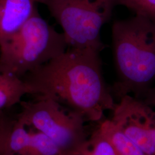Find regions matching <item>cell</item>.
<instances>
[{
    "instance_id": "obj_7",
    "label": "cell",
    "mask_w": 155,
    "mask_h": 155,
    "mask_svg": "<svg viewBox=\"0 0 155 155\" xmlns=\"http://www.w3.org/2000/svg\"><path fill=\"white\" fill-rule=\"evenodd\" d=\"M61 150L44 133L28 130L14 120L6 145V155H61Z\"/></svg>"
},
{
    "instance_id": "obj_5",
    "label": "cell",
    "mask_w": 155,
    "mask_h": 155,
    "mask_svg": "<svg viewBox=\"0 0 155 155\" xmlns=\"http://www.w3.org/2000/svg\"><path fill=\"white\" fill-rule=\"evenodd\" d=\"M16 120L26 127L44 133L63 153L76 150L89 136L87 121L82 115L49 97H35L32 101H21Z\"/></svg>"
},
{
    "instance_id": "obj_10",
    "label": "cell",
    "mask_w": 155,
    "mask_h": 155,
    "mask_svg": "<svg viewBox=\"0 0 155 155\" xmlns=\"http://www.w3.org/2000/svg\"><path fill=\"white\" fill-rule=\"evenodd\" d=\"M98 127L113 145L118 155H146L111 120L104 119Z\"/></svg>"
},
{
    "instance_id": "obj_8",
    "label": "cell",
    "mask_w": 155,
    "mask_h": 155,
    "mask_svg": "<svg viewBox=\"0 0 155 155\" xmlns=\"http://www.w3.org/2000/svg\"><path fill=\"white\" fill-rule=\"evenodd\" d=\"M44 0H0V41L16 33Z\"/></svg>"
},
{
    "instance_id": "obj_2",
    "label": "cell",
    "mask_w": 155,
    "mask_h": 155,
    "mask_svg": "<svg viewBox=\"0 0 155 155\" xmlns=\"http://www.w3.org/2000/svg\"><path fill=\"white\" fill-rule=\"evenodd\" d=\"M111 45L117 75L113 96L143 100L155 83V22L138 15L114 21Z\"/></svg>"
},
{
    "instance_id": "obj_4",
    "label": "cell",
    "mask_w": 155,
    "mask_h": 155,
    "mask_svg": "<svg viewBox=\"0 0 155 155\" xmlns=\"http://www.w3.org/2000/svg\"><path fill=\"white\" fill-rule=\"evenodd\" d=\"M43 4L62 28L68 48L99 53L104 49L101 31L111 17L116 0H44Z\"/></svg>"
},
{
    "instance_id": "obj_3",
    "label": "cell",
    "mask_w": 155,
    "mask_h": 155,
    "mask_svg": "<svg viewBox=\"0 0 155 155\" xmlns=\"http://www.w3.org/2000/svg\"><path fill=\"white\" fill-rule=\"evenodd\" d=\"M67 48L63 33L47 22L36 9L18 31L0 41V65L22 78L61 55Z\"/></svg>"
},
{
    "instance_id": "obj_9",
    "label": "cell",
    "mask_w": 155,
    "mask_h": 155,
    "mask_svg": "<svg viewBox=\"0 0 155 155\" xmlns=\"http://www.w3.org/2000/svg\"><path fill=\"white\" fill-rule=\"evenodd\" d=\"M28 94L32 95V90L24 79L6 71L0 65V117L3 111L20 104Z\"/></svg>"
},
{
    "instance_id": "obj_13",
    "label": "cell",
    "mask_w": 155,
    "mask_h": 155,
    "mask_svg": "<svg viewBox=\"0 0 155 155\" xmlns=\"http://www.w3.org/2000/svg\"><path fill=\"white\" fill-rule=\"evenodd\" d=\"M14 120L0 117V155H6V145Z\"/></svg>"
},
{
    "instance_id": "obj_1",
    "label": "cell",
    "mask_w": 155,
    "mask_h": 155,
    "mask_svg": "<svg viewBox=\"0 0 155 155\" xmlns=\"http://www.w3.org/2000/svg\"><path fill=\"white\" fill-rule=\"evenodd\" d=\"M24 80L33 95L55 100L87 122L101 121L116 104L104 78L100 53L93 50L69 48Z\"/></svg>"
},
{
    "instance_id": "obj_11",
    "label": "cell",
    "mask_w": 155,
    "mask_h": 155,
    "mask_svg": "<svg viewBox=\"0 0 155 155\" xmlns=\"http://www.w3.org/2000/svg\"><path fill=\"white\" fill-rule=\"evenodd\" d=\"M61 155H118L113 145L99 127L90 135L86 142L76 150Z\"/></svg>"
},
{
    "instance_id": "obj_14",
    "label": "cell",
    "mask_w": 155,
    "mask_h": 155,
    "mask_svg": "<svg viewBox=\"0 0 155 155\" xmlns=\"http://www.w3.org/2000/svg\"><path fill=\"white\" fill-rule=\"evenodd\" d=\"M142 100L148 105L155 107V85L150 89Z\"/></svg>"
},
{
    "instance_id": "obj_12",
    "label": "cell",
    "mask_w": 155,
    "mask_h": 155,
    "mask_svg": "<svg viewBox=\"0 0 155 155\" xmlns=\"http://www.w3.org/2000/svg\"><path fill=\"white\" fill-rule=\"evenodd\" d=\"M117 5L125 6L135 13L155 22V0H116Z\"/></svg>"
},
{
    "instance_id": "obj_6",
    "label": "cell",
    "mask_w": 155,
    "mask_h": 155,
    "mask_svg": "<svg viewBox=\"0 0 155 155\" xmlns=\"http://www.w3.org/2000/svg\"><path fill=\"white\" fill-rule=\"evenodd\" d=\"M152 107L143 100L127 95L116 104L111 120L146 155H155V145L144 124Z\"/></svg>"
}]
</instances>
